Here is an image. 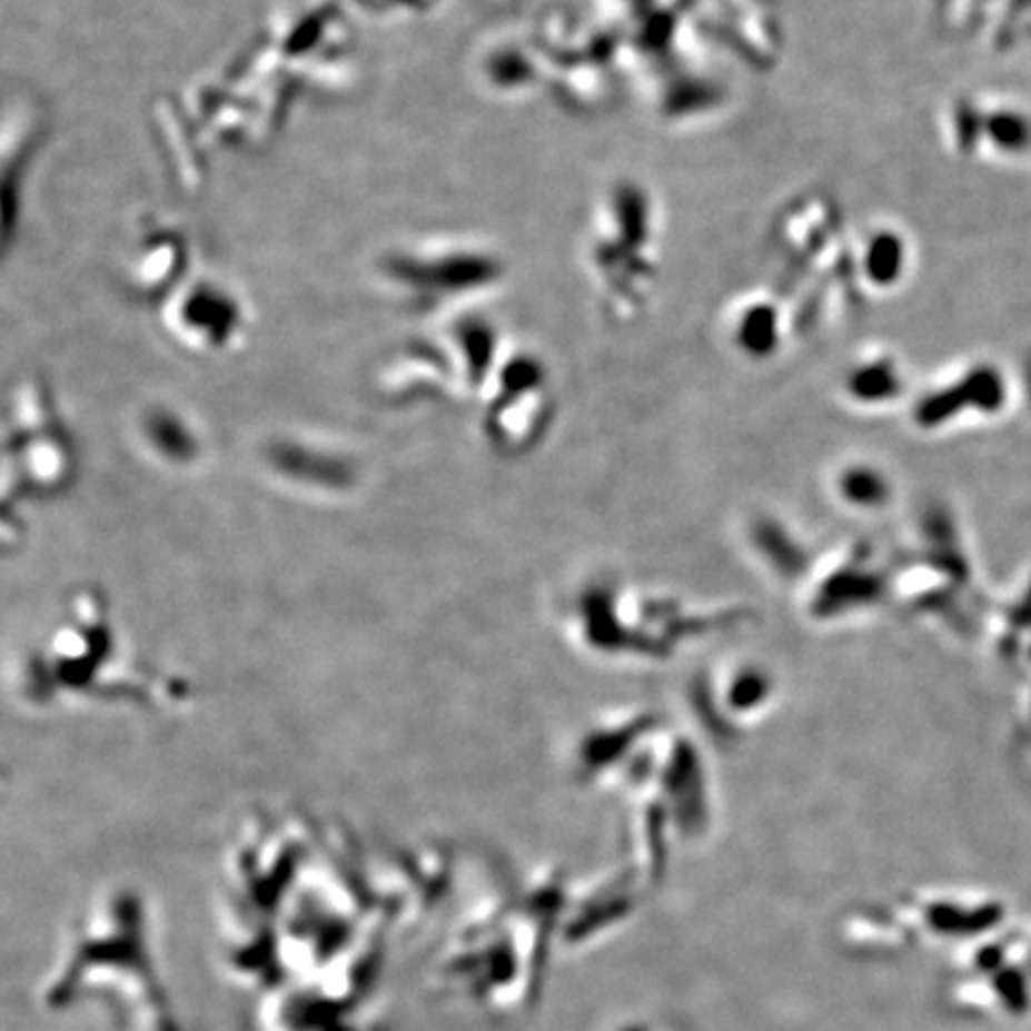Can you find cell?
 Instances as JSON below:
<instances>
[{"mask_svg":"<svg viewBox=\"0 0 1031 1031\" xmlns=\"http://www.w3.org/2000/svg\"><path fill=\"white\" fill-rule=\"evenodd\" d=\"M772 697L774 678L769 671L755 664L731 666L714 681L710 691L705 687V700L716 705L714 716L722 718L726 714L731 728H738L735 724L743 722V718L760 716L769 707Z\"/></svg>","mask_w":1031,"mask_h":1031,"instance_id":"cell-3","label":"cell"},{"mask_svg":"<svg viewBox=\"0 0 1031 1031\" xmlns=\"http://www.w3.org/2000/svg\"><path fill=\"white\" fill-rule=\"evenodd\" d=\"M657 731V718L647 712L604 718L585 733L581 743V774L587 779H602L609 772H618L624 776L626 769L645 750L643 743Z\"/></svg>","mask_w":1031,"mask_h":1031,"instance_id":"cell-2","label":"cell"},{"mask_svg":"<svg viewBox=\"0 0 1031 1031\" xmlns=\"http://www.w3.org/2000/svg\"><path fill=\"white\" fill-rule=\"evenodd\" d=\"M891 597V576L881 568L870 545L845 547L816 568L805 595V612L814 621H839L881 607Z\"/></svg>","mask_w":1031,"mask_h":1031,"instance_id":"cell-1","label":"cell"},{"mask_svg":"<svg viewBox=\"0 0 1031 1031\" xmlns=\"http://www.w3.org/2000/svg\"><path fill=\"white\" fill-rule=\"evenodd\" d=\"M831 495L853 512H881L893 499V480L872 464H850L831 478Z\"/></svg>","mask_w":1031,"mask_h":1031,"instance_id":"cell-4","label":"cell"}]
</instances>
